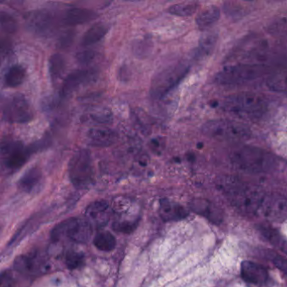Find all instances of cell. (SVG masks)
I'll return each instance as SVG.
<instances>
[{"label": "cell", "instance_id": "obj_1", "mask_svg": "<svg viewBox=\"0 0 287 287\" xmlns=\"http://www.w3.org/2000/svg\"><path fill=\"white\" fill-rule=\"evenodd\" d=\"M221 187L226 197L238 210L255 213L260 210L265 194L254 186L232 178H226L221 182Z\"/></svg>", "mask_w": 287, "mask_h": 287}, {"label": "cell", "instance_id": "obj_2", "mask_svg": "<svg viewBox=\"0 0 287 287\" xmlns=\"http://www.w3.org/2000/svg\"><path fill=\"white\" fill-rule=\"evenodd\" d=\"M230 159L237 168L253 173H266L275 164L272 154L255 147L243 146L233 150Z\"/></svg>", "mask_w": 287, "mask_h": 287}, {"label": "cell", "instance_id": "obj_3", "mask_svg": "<svg viewBox=\"0 0 287 287\" xmlns=\"http://www.w3.org/2000/svg\"><path fill=\"white\" fill-rule=\"evenodd\" d=\"M266 102L262 97L251 93H242L226 97L222 109L241 118H259L266 111Z\"/></svg>", "mask_w": 287, "mask_h": 287}, {"label": "cell", "instance_id": "obj_4", "mask_svg": "<svg viewBox=\"0 0 287 287\" xmlns=\"http://www.w3.org/2000/svg\"><path fill=\"white\" fill-rule=\"evenodd\" d=\"M68 176L76 188L84 190L93 185L94 168L88 149H81L73 155L68 164Z\"/></svg>", "mask_w": 287, "mask_h": 287}, {"label": "cell", "instance_id": "obj_5", "mask_svg": "<svg viewBox=\"0 0 287 287\" xmlns=\"http://www.w3.org/2000/svg\"><path fill=\"white\" fill-rule=\"evenodd\" d=\"M204 135L219 141H240L250 136L249 129L239 122L216 120L204 124L201 128Z\"/></svg>", "mask_w": 287, "mask_h": 287}, {"label": "cell", "instance_id": "obj_6", "mask_svg": "<svg viewBox=\"0 0 287 287\" xmlns=\"http://www.w3.org/2000/svg\"><path fill=\"white\" fill-rule=\"evenodd\" d=\"M93 233L92 224L88 219L72 218L57 224L51 233L53 241H58L62 238H68L78 243L89 242Z\"/></svg>", "mask_w": 287, "mask_h": 287}, {"label": "cell", "instance_id": "obj_7", "mask_svg": "<svg viewBox=\"0 0 287 287\" xmlns=\"http://www.w3.org/2000/svg\"><path fill=\"white\" fill-rule=\"evenodd\" d=\"M265 66L259 64H238L228 66L216 75L215 82L221 85L246 84L262 76Z\"/></svg>", "mask_w": 287, "mask_h": 287}, {"label": "cell", "instance_id": "obj_8", "mask_svg": "<svg viewBox=\"0 0 287 287\" xmlns=\"http://www.w3.org/2000/svg\"><path fill=\"white\" fill-rule=\"evenodd\" d=\"M187 67L178 65L168 67L157 75L151 87V95L154 99H161L165 96L171 89L178 84L187 73Z\"/></svg>", "mask_w": 287, "mask_h": 287}, {"label": "cell", "instance_id": "obj_9", "mask_svg": "<svg viewBox=\"0 0 287 287\" xmlns=\"http://www.w3.org/2000/svg\"><path fill=\"white\" fill-rule=\"evenodd\" d=\"M3 117L8 122L27 123L34 118V112L25 97L21 94H15L5 102Z\"/></svg>", "mask_w": 287, "mask_h": 287}, {"label": "cell", "instance_id": "obj_10", "mask_svg": "<svg viewBox=\"0 0 287 287\" xmlns=\"http://www.w3.org/2000/svg\"><path fill=\"white\" fill-rule=\"evenodd\" d=\"M4 164L9 170L16 171L30 158V149H25L20 141H3L1 146Z\"/></svg>", "mask_w": 287, "mask_h": 287}, {"label": "cell", "instance_id": "obj_11", "mask_svg": "<svg viewBox=\"0 0 287 287\" xmlns=\"http://www.w3.org/2000/svg\"><path fill=\"white\" fill-rule=\"evenodd\" d=\"M259 211L268 220L283 222L287 219V199L277 194L265 195Z\"/></svg>", "mask_w": 287, "mask_h": 287}, {"label": "cell", "instance_id": "obj_12", "mask_svg": "<svg viewBox=\"0 0 287 287\" xmlns=\"http://www.w3.org/2000/svg\"><path fill=\"white\" fill-rule=\"evenodd\" d=\"M54 16L48 10L34 11L26 18V25L30 31L39 35H47L54 27Z\"/></svg>", "mask_w": 287, "mask_h": 287}, {"label": "cell", "instance_id": "obj_13", "mask_svg": "<svg viewBox=\"0 0 287 287\" xmlns=\"http://www.w3.org/2000/svg\"><path fill=\"white\" fill-rule=\"evenodd\" d=\"M190 208L194 212L202 216L217 225L223 221V213L220 208L205 199H194L190 203Z\"/></svg>", "mask_w": 287, "mask_h": 287}, {"label": "cell", "instance_id": "obj_14", "mask_svg": "<svg viewBox=\"0 0 287 287\" xmlns=\"http://www.w3.org/2000/svg\"><path fill=\"white\" fill-rule=\"evenodd\" d=\"M241 275L246 282L264 285L269 279V273L262 265L252 261H243L241 265Z\"/></svg>", "mask_w": 287, "mask_h": 287}, {"label": "cell", "instance_id": "obj_15", "mask_svg": "<svg viewBox=\"0 0 287 287\" xmlns=\"http://www.w3.org/2000/svg\"><path fill=\"white\" fill-rule=\"evenodd\" d=\"M94 75V73L89 70H77L70 74L62 84V89L60 90V95L62 98H67L80 86L92 80Z\"/></svg>", "mask_w": 287, "mask_h": 287}, {"label": "cell", "instance_id": "obj_16", "mask_svg": "<svg viewBox=\"0 0 287 287\" xmlns=\"http://www.w3.org/2000/svg\"><path fill=\"white\" fill-rule=\"evenodd\" d=\"M117 135L108 128H93L87 132L88 144L95 148H107L117 141Z\"/></svg>", "mask_w": 287, "mask_h": 287}, {"label": "cell", "instance_id": "obj_17", "mask_svg": "<svg viewBox=\"0 0 287 287\" xmlns=\"http://www.w3.org/2000/svg\"><path fill=\"white\" fill-rule=\"evenodd\" d=\"M159 215L164 221H178L187 218L189 212L180 204L168 199H162L159 205Z\"/></svg>", "mask_w": 287, "mask_h": 287}, {"label": "cell", "instance_id": "obj_18", "mask_svg": "<svg viewBox=\"0 0 287 287\" xmlns=\"http://www.w3.org/2000/svg\"><path fill=\"white\" fill-rule=\"evenodd\" d=\"M42 181V170L38 167H33L23 174L17 185L20 191L30 194L40 187Z\"/></svg>", "mask_w": 287, "mask_h": 287}, {"label": "cell", "instance_id": "obj_19", "mask_svg": "<svg viewBox=\"0 0 287 287\" xmlns=\"http://www.w3.org/2000/svg\"><path fill=\"white\" fill-rule=\"evenodd\" d=\"M98 15L93 10L84 8H72L67 10L64 16V22L67 25H82L95 20Z\"/></svg>", "mask_w": 287, "mask_h": 287}, {"label": "cell", "instance_id": "obj_20", "mask_svg": "<svg viewBox=\"0 0 287 287\" xmlns=\"http://www.w3.org/2000/svg\"><path fill=\"white\" fill-rule=\"evenodd\" d=\"M109 204L105 201H96L88 205L86 216L88 219L96 223L97 225H104L108 221L107 210Z\"/></svg>", "mask_w": 287, "mask_h": 287}, {"label": "cell", "instance_id": "obj_21", "mask_svg": "<svg viewBox=\"0 0 287 287\" xmlns=\"http://www.w3.org/2000/svg\"><path fill=\"white\" fill-rule=\"evenodd\" d=\"M220 15V10L217 6H210L197 15L196 25L201 30L208 29L218 21Z\"/></svg>", "mask_w": 287, "mask_h": 287}, {"label": "cell", "instance_id": "obj_22", "mask_svg": "<svg viewBox=\"0 0 287 287\" xmlns=\"http://www.w3.org/2000/svg\"><path fill=\"white\" fill-rule=\"evenodd\" d=\"M108 30H109L108 25L103 23H98L93 25L91 28H89V30H87L83 37L82 42H81L82 46L88 47V46L95 44L106 35Z\"/></svg>", "mask_w": 287, "mask_h": 287}, {"label": "cell", "instance_id": "obj_23", "mask_svg": "<svg viewBox=\"0 0 287 287\" xmlns=\"http://www.w3.org/2000/svg\"><path fill=\"white\" fill-rule=\"evenodd\" d=\"M94 244L98 249L103 252H111L117 246V239L108 231H101L97 233L94 238Z\"/></svg>", "mask_w": 287, "mask_h": 287}, {"label": "cell", "instance_id": "obj_24", "mask_svg": "<svg viewBox=\"0 0 287 287\" xmlns=\"http://www.w3.org/2000/svg\"><path fill=\"white\" fill-rule=\"evenodd\" d=\"M14 268L15 270L22 274H33L38 270L39 266L35 258L27 255H20L15 259Z\"/></svg>", "mask_w": 287, "mask_h": 287}, {"label": "cell", "instance_id": "obj_25", "mask_svg": "<svg viewBox=\"0 0 287 287\" xmlns=\"http://www.w3.org/2000/svg\"><path fill=\"white\" fill-rule=\"evenodd\" d=\"M66 62L62 55L53 54L49 60L48 69L52 82H57L64 72Z\"/></svg>", "mask_w": 287, "mask_h": 287}, {"label": "cell", "instance_id": "obj_26", "mask_svg": "<svg viewBox=\"0 0 287 287\" xmlns=\"http://www.w3.org/2000/svg\"><path fill=\"white\" fill-rule=\"evenodd\" d=\"M25 79V70L21 65H14L5 75V84L9 87L20 86Z\"/></svg>", "mask_w": 287, "mask_h": 287}, {"label": "cell", "instance_id": "obj_27", "mask_svg": "<svg viewBox=\"0 0 287 287\" xmlns=\"http://www.w3.org/2000/svg\"><path fill=\"white\" fill-rule=\"evenodd\" d=\"M198 5L196 3H181L168 8V13L177 16H191L196 12Z\"/></svg>", "mask_w": 287, "mask_h": 287}, {"label": "cell", "instance_id": "obj_28", "mask_svg": "<svg viewBox=\"0 0 287 287\" xmlns=\"http://www.w3.org/2000/svg\"><path fill=\"white\" fill-rule=\"evenodd\" d=\"M267 85L273 91L287 94V72L271 76L268 80Z\"/></svg>", "mask_w": 287, "mask_h": 287}, {"label": "cell", "instance_id": "obj_29", "mask_svg": "<svg viewBox=\"0 0 287 287\" xmlns=\"http://www.w3.org/2000/svg\"><path fill=\"white\" fill-rule=\"evenodd\" d=\"M84 255L82 252L76 250H69L66 254L65 263L69 270H76L83 266L84 264Z\"/></svg>", "mask_w": 287, "mask_h": 287}, {"label": "cell", "instance_id": "obj_30", "mask_svg": "<svg viewBox=\"0 0 287 287\" xmlns=\"http://www.w3.org/2000/svg\"><path fill=\"white\" fill-rule=\"evenodd\" d=\"M0 22H1L2 29L5 30V32L14 33L17 30V23L15 21V18L9 13L4 12V11L1 12Z\"/></svg>", "mask_w": 287, "mask_h": 287}, {"label": "cell", "instance_id": "obj_31", "mask_svg": "<svg viewBox=\"0 0 287 287\" xmlns=\"http://www.w3.org/2000/svg\"><path fill=\"white\" fill-rule=\"evenodd\" d=\"M138 220H117L112 224V228L117 232L130 233L135 230Z\"/></svg>", "mask_w": 287, "mask_h": 287}, {"label": "cell", "instance_id": "obj_32", "mask_svg": "<svg viewBox=\"0 0 287 287\" xmlns=\"http://www.w3.org/2000/svg\"><path fill=\"white\" fill-rule=\"evenodd\" d=\"M217 42V37L214 34L206 35L201 40L199 48V54L206 55L210 53Z\"/></svg>", "mask_w": 287, "mask_h": 287}, {"label": "cell", "instance_id": "obj_33", "mask_svg": "<svg viewBox=\"0 0 287 287\" xmlns=\"http://www.w3.org/2000/svg\"><path fill=\"white\" fill-rule=\"evenodd\" d=\"M94 57H95V52L91 50H86L79 52L76 56L78 62L83 65L89 64V62H91L94 59Z\"/></svg>", "mask_w": 287, "mask_h": 287}, {"label": "cell", "instance_id": "obj_34", "mask_svg": "<svg viewBox=\"0 0 287 287\" xmlns=\"http://www.w3.org/2000/svg\"><path fill=\"white\" fill-rule=\"evenodd\" d=\"M263 235L265 236V238H268V240L274 243L275 245H280L281 244V241H280V236L278 235L277 233L269 229V228H262L261 229Z\"/></svg>", "mask_w": 287, "mask_h": 287}, {"label": "cell", "instance_id": "obj_35", "mask_svg": "<svg viewBox=\"0 0 287 287\" xmlns=\"http://www.w3.org/2000/svg\"><path fill=\"white\" fill-rule=\"evenodd\" d=\"M273 263L275 264V266L283 273H285L287 275V259L286 258L280 256V255H275L273 258Z\"/></svg>", "mask_w": 287, "mask_h": 287}, {"label": "cell", "instance_id": "obj_36", "mask_svg": "<svg viewBox=\"0 0 287 287\" xmlns=\"http://www.w3.org/2000/svg\"><path fill=\"white\" fill-rule=\"evenodd\" d=\"M73 40V34H67V35H65L62 38V41H61V44L62 46H69L70 43L72 42Z\"/></svg>", "mask_w": 287, "mask_h": 287}]
</instances>
